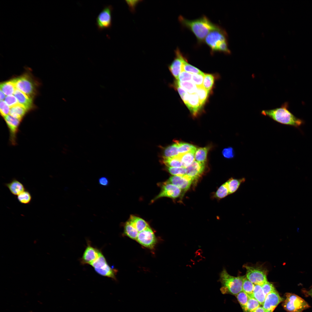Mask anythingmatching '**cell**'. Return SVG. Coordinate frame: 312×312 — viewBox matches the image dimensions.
Returning <instances> with one entry per match:
<instances>
[{"label": "cell", "mask_w": 312, "mask_h": 312, "mask_svg": "<svg viewBox=\"0 0 312 312\" xmlns=\"http://www.w3.org/2000/svg\"><path fill=\"white\" fill-rule=\"evenodd\" d=\"M178 187L185 193L190 188L193 181L186 175L183 176H172L166 181Z\"/></svg>", "instance_id": "16"}, {"label": "cell", "mask_w": 312, "mask_h": 312, "mask_svg": "<svg viewBox=\"0 0 312 312\" xmlns=\"http://www.w3.org/2000/svg\"><path fill=\"white\" fill-rule=\"evenodd\" d=\"M245 276L235 277L231 275L224 268L220 274L219 281L222 286L220 290L222 294L236 296L242 291L243 280Z\"/></svg>", "instance_id": "4"}, {"label": "cell", "mask_w": 312, "mask_h": 312, "mask_svg": "<svg viewBox=\"0 0 312 312\" xmlns=\"http://www.w3.org/2000/svg\"><path fill=\"white\" fill-rule=\"evenodd\" d=\"M3 118L9 130L10 143L13 145H15L16 144L17 135L21 120L14 118L10 114Z\"/></svg>", "instance_id": "13"}, {"label": "cell", "mask_w": 312, "mask_h": 312, "mask_svg": "<svg viewBox=\"0 0 312 312\" xmlns=\"http://www.w3.org/2000/svg\"><path fill=\"white\" fill-rule=\"evenodd\" d=\"M209 147L208 146L201 147L197 148L195 155L196 161L203 164H205Z\"/></svg>", "instance_id": "24"}, {"label": "cell", "mask_w": 312, "mask_h": 312, "mask_svg": "<svg viewBox=\"0 0 312 312\" xmlns=\"http://www.w3.org/2000/svg\"><path fill=\"white\" fill-rule=\"evenodd\" d=\"M253 312H265L263 307L260 306Z\"/></svg>", "instance_id": "52"}, {"label": "cell", "mask_w": 312, "mask_h": 312, "mask_svg": "<svg viewBox=\"0 0 312 312\" xmlns=\"http://www.w3.org/2000/svg\"><path fill=\"white\" fill-rule=\"evenodd\" d=\"M246 181L245 178L240 179H235L231 177L226 182L229 190V194L235 192L239 189L240 185Z\"/></svg>", "instance_id": "23"}, {"label": "cell", "mask_w": 312, "mask_h": 312, "mask_svg": "<svg viewBox=\"0 0 312 312\" xmlns=\"http://www.w3.org/2000/svg\"><path fill=\"white\" fill-rule=\"evenodd\" d=\"M10 110V107L5 101H1L0 102V111L1 115L3 117L9 115Z\"/></svg>", "instance_id": "47"}, {"label": "cell", "mask_w": 312, "mask_h": 312, "mask_svg": "<svg viewBox=\"0 0 312 312\" xmlns=\"http://www.w3.org/2000/svg\"><path fill=\"white\" fill-rule=\"evenodd\" d=\"M129 7L132 10H133L136 5L138 3V1H126Z\"/></svg>", "instance_id": "50"}, {"label": "cell", "mask_w": 312, "mask_h": 312, "mask_svg": "<svg viewBox=\"0 0 312 312\" xmlns=\"http://www.w3.org/2000/svg\"><path fill=\"white\" fill-rule=\"evenodd\" d=\"M262 115L267 116L280 124L298 127L304 122L295 116L289 110V104L286 102L278 107L274 109L262 110Z\"/></svg>", "instance_id": "2"}, {"label": "cell", "mask_w": 312, "mask_h": 312, "mask_svg": "<svg viewBox=\"0 0 312 312\" xmlns=\"http://www.w3.org/2000/svg\"><path fill=\"white\" fill-rule=\"evenodd\" d=\"M5 95L1 90L0 93V99L1 101H3L5 98Z\"/></svg>", "instance_id": "53"}, {"label": "cell", "mask_w": 312, "mask_h": 312, "mask_svg": "<svg viewBox=\"0 0 312 312\" xmlns=\"http://www.w3.org/2000/svg\"><path fill=\"white\" fill-rule=\"evenodd\" d=\"M192 74L183 70L180 73L177 80L179 81L184 82L192 81Z\"/></svg>", "instance_id": "45"}, {"label": "cell", "mask_w": 312, "mask_h": 312, "mask_svg": "<svg viewBox=\"0 0 312 312\" xmlns=\"http://www.w3.org/2000/svg\"><path fill=\"white\" fill-rule=\"evenodd\" d=\"M162 161L167 167H182L179 156L173 157L166 158L163 157Z\"/></svg>", "instance_id": "31"}, {"label": "cell", "mask_w": 312, "mask_h": 312, "mask_svg": "<svg viewBox=\"0 0 312 312\" xmlns=\"http://www.w3.org/2000/svg\"><path fill=\"white\" fill-rule=\"evenodd\" d=\"M246 278L254 285H262L267 281L266 271L259 267L244 266Z\"/></svg>", "instance_id": "8"}, {"label": "cell", "mask_w": 312, "mask_h": 312, "mask_svg": "<svg viewBox=\"0 0 312 312\" xmlns=\"http://www.w3.org/2000/svg\"><path fill=\"white\" fill-rule=\"evenodd\" d=\"M302 292L305 296H310L312 298V286L309 290L307 291L303 290Z\"/></svg>", "instance_id": "51"}, {"label": "cell", "mask_w": 312, "mask_h": 312, "mask_svg": "<svg viewBox=\"0 0 312 312\" xmlns=\"http://www.w3.org/2000/svg\"><path fill=\"white\" fill-rule=\"evenodd\" d=\"M174 53L175 57L169 65L168 68L172 76L176 80H177L180 73L183 70L184 62L187 59L178 47L175 50Z\"/></svg>", "instance_id": "10"}, {"label": "cell", "mask_w": 312, "mask_h": 312, "mask_svg": "<svg viewBox=\"0 0 312 312\" xmlns=\"http://www.w3.org/2000/svg\"><path fill=\"white\" fill-rule=\"evenodd\" d=\"M209 92L203 86L197 87L196 93L198 96L200 103L203 106L205 103L208 98Z\"/></svg>", "instance_id": "37"}, {"label": "cell", "mask_w": 312, "mask_h": 312, "mask_svg": "<svg viewBox=\"0 0 312 312\" xmlns=\"http://www.w3.org/2000/svg\"><path fill=\"white\" fill-rule=\"evenodd\" d=\"M178 20L182 27L188 29L194 34L198 45L204 43L205 38L210 32L220 26L213 23L205 15L190 20L180 15L178 17Z\"/></svg>", "instance_id": "1"}, {"label": "cell", "mask_w": 312, "mask_h": 312, "mask_svg": "<svg viewBox=\"0 0 312 312\" xmlns=\"http://www.w3.org/2000/svg\"><path fill=\"white\" fill-rule=\"evenodd\" d=\"M16 89L12 80L4 82L0 84V90L7 96L14 94Z\"/></svg>", "instance_id": "29"}, {"label": "cell", "mask_w": 312, "mask_h": 312, "mask_svg": "<svg viewBox=\"0 0 312 312\" xmlns=\"http://www.w3.org/2000/svg\"><path fill=\"white\" fill-rule=\"evenodd\" d=\"M284 300L276 290L268 294L263 304L265 312H273L278 304Z\"/></svg>", "instance_id": "14"}, {"label": "cell", "mask_w": 312, "mask_h": 312, "mask_svg": "<svg viewBox=\"0 0 312 312\" xmlns=\"http://www.w3.org/2000/svg\"><path fill=\"white\" fill-rule=\"evenodd\" d=\"M229 194V190L226 182L221 185L215 193V196L218 198L222 199Z\"/></svg>", "instance_id": "38"}, {"label": "cell", "mask_w": 312, "mask_h": 312, "mask_svg": "<svg viewBox=\"0 0 312 312\" xmlns=\"http://www.w3.org/2000/svg\"><path fill=\"white\" fill-rule=\"evenodd\" d=\"M178 147V150L179 155L185 153L196 147L188 143L176 141Z\"/></svg>", "instance_id": "36"}, {"label": "cell", "mask_w": 312, "mask_h": 312, "mask_svg": "<svg viewBox=\"0 0 312 312\" xmlns=\"http://www.w3.org/2000/svg\"><path fill=\"white\" fill-rule=\"evenodd\" d=\"M14 94L17 99L18 103L23 106L27 110L31 108L32 106L31 98L16 89Z\"/></svg>", "instance_id": "20"}, {"label": "cell", "mask_w": 312, "mask_h": 312, "mask_svg": "<svg viewBox=\"0 0 312 312\" xmlns=\"http://www.w3.org/2000/svg\"><path fill=\"white\" fill-rule=\"evenodd\" d=\"M260 306L259 302L253 297H249L248 301L246 312H253Z\"/></svg>", "instance_id": "39"}, {"label": "cell", "mask_w": 312, "mask_h": 312, "mask_svg": "<svg viewBox=\"0 0 312 312\" xmlns=\"http://www.w3.org/2000/svg\"><path fill=\"white\" fill-rule=\"evenodd\" d=\"M205 168V164L199 163L195 160L191 165L186 168V175L194 181L201 176Z\"/></svg>", "instance_id": "17"}, {"label": "cell", "mask_w": 312, "mask_h": 312, "mask_svg": "<svg viewBox=\"0 0 312 312\" xmlns=\"http://www.w3.org/2000/svg\"><path fill=\"white\" fill-rule=\"evenodd\" d=\"M5 186L13 195L17 196L25 190L24 185L18 180L14 179L9 183H6Z\"/></svg>", "instance_id": "19"}, {"label": "cell", "mask_w": 312, "mask_h": 312, "mask_svg": "<svg viewBox=\"0 0 312 312\" xmlns=\"http://www.w3.org/2000/svg\"><path fill=\"white\" fill-rule=\"evenodd\" d=\"M224 157L227 159L233 158L235 156V152L234 149L231 147H229L224 148L222 151Z\"/></svg>", "instance_id": "44"}, {"label": "cell", "mask_w": 312, "mask_h": 312, "mask_svg": "<svg viewBox=\"0 0 312 312\" xmlns=\"http://www.w3.org/2000/svg\"><path fill=\"white\" fill-rule=\"evenodd\" d=\"M214 81V78L213 75L211 74H205L203 86L209 92L212 89Z\"/></svg>", "instance_id": "34"}, {"label": "cell", "mask_w": 312, "mask_h": 312, "mask_svg": "<svg viewBox=\"0 0 312 312\" xmlns=\"http://www.w3.org/2000/svg\"><path fill=\"white\" fill-rule=\"evenodd\" d=\"M283 301L282 306L288 312H302L309 308L308 303L301 297L295 294L287 293Z\"/></svg>", "instance_id": "5"}, {"label": "cell", "mask_w": 312, "mask_h": 312, "mask_svg": "<svg viewBox=\"0 0 312 312\" xmlns=\"http://www.w3.org/2000/svg\"><path fill=\"white\" fill-rule=\"evenodd\" d=\"M98 183L100 185L104 187L108 186L109 183L108 179L104 176L101 177L99 178Z\"/></svg>", "instance_id": "49"}, {"label": "cell", "mask_w": 312, "mask_h": 312, "mask_svg": "<svg viewBox=\"0 0 312 312\" xmlns=\"http://www.w3.org/2000/svg\"><path fill=\"white\" fill-rule=\"evenodd\" d=\"M204 42L209 48L212 55L216 52L226 55L231 53L229 48L228 34L226 30L220 26L209 33Z\"/></svg>", "instance_id": "3"}, {"label": "cell", "mask_w": 312, "mask_h": 312, "mask_svg": "<svg viewBox=\"0 0 312 312\" xmlns=\"http://www.w3.org/2000/svg\"><path fill=\"white\" fill-rule=\"evenodd\" d=\"M254 285L245 276L243 281L242 291L247 294L249 297H253V293Z\"/></svg>", "instance_id": "32"}, {"label": "cell", "mask_w": 312, "mask_h": 312, "mask_svg": "<svg viewBox=\"0 0 312 312\" xmlns=\"http://www.w3.org/2000/svg\"><path fill=\"white\" fill-rule=\"evenodd\" d=\"M4 101L10 107L18 103L16 98L13 95L7 96L5 99Z\"/></svg>", "instance_id": "48"}, {"label": "cell", "mask_w": 312, "mask_h": 312, "mask_svg": "<svg viewBox=\"0 0 312 312\" xmlns=\"http://www.w3.org/2000/svg\"><path fill=\"white\" fill-rule=\"evenodd\" d=\"M139 232L128 220L125 223L124 233L129 238L136 240Z\"/></svg>", "instance_id": "26"}, {"label": "cell", "mask_w": 312, "mask_h": 312, "mask_svg": "<svg viewBox=\"0 0 312 312\" xmlns=\"http://www.w3.org/2000/svg\"><path fill=\"white\" fill-rule=\"evenodd\" d=\"M205 75L203 72L198 74H192V81L197 87L203 86Z\"/></svg>", "instance_id": "43"}, {"label": "cell", "mask_w": 312, "mask_h": 312, "mask_svg": "<svg viewBox=\"0 0 312 312\" xmlns=\"http://www.w3.org/2000/svg\"><path fill=\"white\" fill-rule=\"evenodd\" d=\"M197 148L196 147L190 151L179 155L182 167L186 168L195 161V155Z\"/></svg>", "instance_id": "21"}, {"label": "cell", "mask_w": 312, "mask_h": 312, "mask_svg": "<svg viewBox=\"0 0 312 312\" xmlns=\"http://www.w3.org/2000/svg\"><path fill=\"white\" fill-rule=\"evenodd\" d=\"M113 9L111 5L106 6L97 16L96 20V24L99 30L108 29L111 27L112 14Z\"/></svg>", "instance_id": "9"}, {"label": "cell", "mask_w": 312, "mask_h": 312, "mask_svg": "<svg viewBox=\"0 0 312 312\" xmlns=\"http://www.w3.org/2000/svg\"><path fill=\"white\" fill-rule=\"evenodd\" d=\"M15 88L17 89L31 98L35 92V85L34 82L30 77L24 75L12 80Z\"/></svg>", "instance_id": "6"}, {"label": "cell", "mask_w": 312, "mask_h": 312, "mask_svg": "<svg viewBox=\"0 0 312 312\" xmlns=\"http://www.w3.org/2000/svg\"><path fill=\"white\" fill-rule=\"evenodd\" d=\"M17 198L20 203L27 204L31 202L32 196L30 193L25 190L17 196Z\"/></svg>", "instance_id": "35"}, {"label": "cell", "mask_w": 312, "mask_h": 312, "mask_svg": "<svg viewBox=\"0 0 312 312\" xmlns=\"http://www.w3.org/2000/svg\"><path fill=\"white\" fill-rule=\"evenodd\" d=\"M235 296L244 312H246V307L249 298L248 296L242 291Z\"/></svg>", "instance_id": "33"}, {"label": "cell", "mask_w": 312, "mask_h": 312, "mask_svg": "<svg viewBox=\"0 0 312 312\" xmlns=\"http://www.w3.org/2000/svg\"><path fill=\"white\" fill-rule=\"evenodd\" d=\"M161 188L160 192L153 199L152 202L163 197H167L175 199L180 196L182 194L181 189L166 181L161 185Z\"/></svg>", "instance_id": "12"}, {"label": "cell", "mask_w": 312, "mask_h": 312, "mask_svg": "<svg viewBox=\"0 0 312 312\" xmlns=\"http://www.w3.org/2000/svg\"><path fill=\"white\" fill-rule=\"evenodd\" d=\"M179 85L189 94L196 93L197 87L192 81L181 82L176 80Z\"/></svg>", "instance_id": "30"}, {"label": "cell", "mask_w": 312, "mask_h": 312, "mask_svg": "<svg viewBox=\"0 0 312 312\" xmlns=\"http://www.w3.org/2000/svg\"><path fill=\"white\" fill-rule=\"evenodd\" d=\"M183 70L192 74H198L203 72L198 68L188 63L187 59L184 62Z\"/></svg>", "instance_id": "42"}, {"label": "cell", "mask_w": 312, "mask_h": 312, "mask_svg": "<svg viewBox=\"0 0 312 312\" xmlns=\"http://www.w3.org/2000/svg\"><path fill=\"white\" fill-rule=\"evenodd\" d=\"M90 265L99 274L116 280V270L109 266L102 253Z\"/></svg>", "instance_id": "7"}, {"label": "cell", "mask_w": 312, "mask_h": 312, "mask_svg": "<svg viewBox=\"0 0 312 312\" xmlns=\"http://www.w3.org/2000/svg\"><path fill=\"white\" fill-rule=\"evenodd\" d=\"M102 253L99 249L88 243L81 259V263L91 265Z\"/></svg>", "instance_id": "15"}, {"label": "cell", "mask_w": 312, "mask_h": 312, "mask_svg": "<svg viewBox=\"0 0 312 312\" xmlns=\"http://www.w3.org/2000/svg\"><path fill=\"white\" fill-rule=\"evenodd\" d=\"M179 155L178 145L176 141L174 144L167 146L164 149L163 157L166 158L173 157L178 156Z\"/></svg>", "instance_id": "27"}, {"label": "cell", "mask_w": 312, "mask_h": 312, "mask_svg": "<svg viewBox=\"0 0 312 312\" xmlns=\"http://www.w3.org/2000/svg\"><path fill=\"white\" fill-rule=\"evenodd\" d=\"M185 104L194 116H196L198 114L203 106L196 93L189 94L187 101Z\"/></svg>", "instance_id": "18"}, {"label": "cell", "mask_w": 312, "mask_h": 312, "mask_svg": "<svg viewBox=\"0 0 312 312\" xmlns=\"http://www.w3.org/2000/svg\"><path fill=\"white\" fill-rule=\"evenodd\" d=\"M253 297L263 305L265 300L266 296L263 292L261 286L255 285L253 291Z\"/></svg>", "instance_id": "28"}, {"label": "cell", "mask_w": 312, "mask_h": 312, "mask_svg": "<svg viewBox=\"0 0 312 312\" xmlns=\"http://www.w3.org/2000/svg\"><path fill=\"white\" fill-rule=\"evenodd\" d=\"M172 86L177 90L182 99L185 104L187 101L189 94L180 87L175 81Z\"/></svg>", "instance_id": "41"}, {"label": "cell", "mask_w": 312, "mask_h": 312, "mask_svg": "<svg viewBox=\"0 0 312 312\" xmlns=\"http://www.w3.org/2000/svg\"><path fill=\"white\" fill-rule=\"evenodd\" d=\"M139 233L143 231L149 226L148 223L142 218L133 215H130L128 220Z\"/></svg>", "instance_id": "22"}, {"label": "cell", "mask_w": 312, "mask_h": 312, "mask_svg": "<svg viewBox=\"0 0 312 312\" xmlns=\"http://www.w3.org/2000/svg\"><path fill=\"white\" fill-rule=\"evenodd\" d=\"M261 287L266 296L270 293L276 291L273 285L268 281L261 285Z\"/></svg>", "instance_id": "46"}, {"label": "cell", "mask_w": 312, "mask_h": 312, "mask_svg": "<svg viewBox=\"0 0 312 312\" xmlns=\"http://www.w3.org/2000/svg\"><path fill=\"white\" fill-rule=\"evenodd\" d=\"M27 110L23 106L18 103L10 107L9 114L14 118L21 120Z\"/></svg>", "instance_id": "25"}, {"label": "cell", "mask_w": 312, "mask_h": 312, "mask_svg": "<svg viewBox=\"0 0 312 312\" xmlns=\"http://www.w3.org/2000/svg\"><path fill=\"white\" fill-rule=\"evenodd\" d=\"M136 240L142 246L150 249L154 247L157 241L154 233L150 226L139 233Z\"/></svg>", "instance_id": "11"}, {"label": "cell", "mask_w": 312, "mask_h": 312, "mask_svg": "<svg viewBox=\"0 0 312 312\" xmlns=\"http://www.w3.org/2000/svg\"><path fill=\"white\" fill-rule=\"evenodd\" d=\"M167 169L169 172L173 176H183L186 175V168L183 167H168Z\"/></svg>", "instance_id": "40"}]
</instances>
